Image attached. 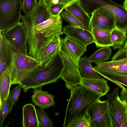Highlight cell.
I'll return each mask as SVG.
<instances>
[{"instance_id": "22", "label": "cell", "mask_w": 127, "mask_h": 127, "mask_svg": "<svg viewBox=\"0 0 127 127\" xmlns=\"http://www.w3.org/2000/svg\"><path fill=\"white\" fill-rule=\"evenodd\" d=\"M127 32L116 27L111 32L113 49H121L125 45L127 39Z\"/></svg>"}, {"instance_id": "29", "label": "cell", "mask_w": 127, "mask_h": 127, "mask_svg": "<svg viewBox=\"0 0 127 127\" xmlns=\"http://www.w3.org/2000/svg\"><path fill=\"white\" fill-rule=\"evenodd\" d=\"M13 103L8 97L3 104L0 109V126L2 127L5 119L6 116L12 111L13 106Z\"/></svg>"}, {"instance_id": "16", "label": "cell", "mask_w": 127, "mask_h": 127, "mask_svg": "<svg viewBox=\"0 0 127 127\" xmlns=\"http://www.w3.org/2000/svg\"><path fill=\"white\" fill-rule=\"evenodd\" d=\"M127 105L120 99L118 95L113 100L109 107L112 127H119L121 118Z\"/></svg>"}, {"instance_id": "13", "label": "cell", "mask_w": 127, "mask_h": 127, "mask_svg": "<svg viewBox=\"0 0 127 127\" xmlns=\"http://www.w3.org/2000/svg\"><path fill=\"white\" fill-rule=\"evenodd\" d=\"M63 32L68 37L75 40L86 47L89 44L94 43L91 32L85 28L68 25L63 28Z\"/></svg>"}, {"instance_id": "30", "label": "cell", "mask_w": 127, "mask_h": 127, "mask_svg": "<svg viewBox=\"0 0 127 127\" xmlns=\"http://www.w3.org/2000/svg\"><path fill=\"white\" fill-rule=\"evenodd\" d=\"M60 14L63 18L71 26L85 28L83 24L73 15L68 11L65 10L62 11Z\"/></svg>"}, {"instance_id": "11", "label": "cell", "mask_w": 127, "mask_h": 127, "mask_svg": "<svg viewBox=\"0 0 127 127\" xmlns=\"http://www.w3.org/2000/svg\"><path fill=\"white\" fill-rule=\"evenodd\" d=\"M63 19L60 14L51 16L49 19L34 28L42 41L44 39L63 34Z\"/></svg>"}, {"instance_id": "12", "label": "cell", "mask_w": 127, "mask_h": 127, "mask_svg": "<svg viewBox=\"0 0 127 127\" xmlns=\"http://www.w3.org/2000/svg\"><path fill=\"white\" fill-rule=\"evenodd\" d=\"M94 68L99 74L109 73L127 75V58L95 63Z\"/></svg>"}, {"instance_id": "40", "label": "cell", "mask_w": 127, "mask_h": 127, "mask_svg": "<svg viewBox=\"0 0 127 127\" xmlns=\"http://www.w3.org/2000/svg\"><path fill=\"white\" fill-rule=\"evenodd\" d=\"M123 6L127 11V0H125L123 3Z\"/></svg>"}, {"instance_id": "36", "label": "cell", "mask_w": 127, "mask_h": 127, "mask_svg": "<svg viewBox=\"0 0 127 127\" xmlns=\"http://www.w3.org/2000/svg\"><path fill=\"white\" fill-rule=\"evenodd\" d=\"M127 127V107L121 118L119 127Z\"/></svg>"}, {"instance_id": "25", "label": "cell", "mask_w": 127, "mask_h": 127, "mask_svg": "<svg viewBox=\"0 0 127 127\" xmlns=\"http://www.w3.org/2000/svg\"><path fill=\"white\" fill-rule=\"evenodd\" d=\"M103 0H78L80 4L89 14H92L96 9L102 7Z\"/></svg>"}, {"instance_id": "5", "label": "cell", "mask_w": 127, "mask_h": 127, "mask_svg": "<svg viewBox=\"0 0 127 127\" xmlns=\"http://www.w3.org/2000/svg\"><path fill=\"white\" fill-rule=\"evenodd\" d=\"M21 0H0V31L6 30L20 22Z\"/></svg>"}, {"instance_id": "14", "label": "cell", "mask_w": 127, "mask_h": 127, "mask_svg": "<svg viewBox=\"0 0 127 127\" xmlns=\"http://www.w3.org/2000/svg\"><path fill=\"white\" fill-rule=\"evenodd\" d=\"M80 84L101 96L106 95L110 89L108 84L107 81L104 78H82Z\"/></svg>"}, {"instance_id": "38", "label": "cell", "mask_w": 127, "mask_h": 127, "mask_svg": "<svg viewBox=\"0 0 127 127\" xmlns=\"http://www.w3.org/2000/svg\"><path fill=\"white\" fill-rule=\"evenodd\" d=\"M59 3L64 5L65 8L78 0H59Z\"/></svg>"}, {"instance_id": "23", "label": "cell", "mask_w": 127, "mask_h": 127, "mask_svg": "<svg viewBox=\"0 0 127 127\" xmlns=\"http://www.w3.org/2000/svg\"><path fill=\"white\" fill-rule=\"evenodd\" d=\"M64 40L68 48L79 61L83 54L86 51V47L66 35Z\"/></svg>"}, {"instance_id": "1", "label": "cell", "mask_w": 127, "mask_h": 127, "mask_svg": "<svg viewBox=\"0 0 127 127\" xmlns=\"http://www.w3.org/2000/svg\"><path fill=\"white\" fill-rule=\"evenodd\" d=\"M0 49L2 50L6 68L11 78V85L19 83L41 65L35 58L15 48L5 40L0 33Z\"/></svg>"}, {"instance_id": "6", "label": "cell", "mask_w": 127, "mask_h": 127, "mask_svg": "<svg viewBox=\"0 0 127 127\" xmlns=\"http://www.w3.org/2000/svg\"><path fill=\"white\" fill-rule=\"evenodd\" d=\"M61 38L57 35L45 38L40 44L35 58L41 65L47 66L51 64L60 52Z\"/></svg>"}, {"instance_id": "8", "label": "cell", "mask_w": 127, "mask_h": 127, "mask_svg": "<svg viewBox=\"0 0 127 127\" xmlns=\"http://www.w3.org/2000/svg\"><path fill=\"white\" fill-rule=\"evenodd\" d=\"M4 39L21 53L28 55L27 34L23 23H18L8 29L0 31Z\"/></svg>"}, {"instance_id": "7", "label": "cell", "mask_w": 127, "mask_h": 127, "mask_svg": "<svg viewBox=\"0 0 127 127\" xmlns=\"http://www.w3.org/2000/svg\"><path fill=\"white\" fill-rule=\"evenodd\" d=\"M90 127H112L108 102L100 99L94 102L87 112Z\"/></svg>"}, {"instance_id": "9", "label": "cell", "mask_w": 127, "mask_h": 127, "mask_svg": "<svg viewBox=\"0 0 127 127\" xmlns=\"http://www.w3.org/2000/svg\"><path fill=\"white\" fill-rule=\"evenodd\" d=\"M116 19L111 11L102 7L95 10L92 14L89 28L91 31L94 28L111 32L116 27Z\"/></svg>"}, {"instance_id": "10", "label": "cell", "mask_w": 127, "mask_h": 127, "mask_svg": "<svg viewBox=\"0 0 127 127\" xmlns=\"http://www.w3.org/2000/svg\"><path fill=\"white\" fill-rule=\"evenodd\" d=\"M51 16L48 6L42 0H39L33 10L28 14L21 15V19L26 31L47 20Z\"/></svg>"}, {"instance_id": "39", "label": "cell", "mask_w": 127, "mask_h": 127, "mask_svg": "<svg viewBox=\"0 0 127 127\" xmlns=\"http://www.w3.org/2000/svg\"><path fill=\"white\" fill-rule=\"evenodd\" d=\"M47 6L52 3V0H42Z\"/></svg>"}, {"instance_id": "31", "label": "cell", "mask_w": 127, "mask_h": 127, "mask_svg": "<svg viewBox=\"0 0 127 127\" xmlns=\"http://www.w3.org/2000/svg\"><path fill=\"white\" fill-rule=\"evenodd\" d=\"M37 2V0H23L22 10L25 15L32 12L35 8Z\"/></svg>"}, {"instance_id": "26", "label": "cell", "mask_w": 127, "mask_h": 127, "mask_svg": "<svg viewBox=\"0 0 127 127\" xmlns=\"http://www.w3.org/2000/svg\"><path fill=\"white\" fill-rule=\"evenodd\" d=\"M36 110L38 120L42 127H53V123L48 115L44 111L43 108Z\"/></svg>"}, {"instance_id": "24", "label": "cell", "mask_w": 127, "mask_h": 127, "mask_svg": "<svg viewBox=\"0 0 127 127\" xmlns=\"http://www.w3.org/2000/svg\"><path fill=\"white\" fill-rule=\"evenodd\" d=\"M112 51L110 47H101L95 51L89 57L91 62L95 63L105 62L109 59Z\"/></svg>"}, {"instance_id": "21", "label": "cell", "mask_w": 127, "mask_h": 127, "mask_svg": "<svg viewBox=\"0 0 127 127\" xmlns=\"http://www.w3.org/2000/svg\"><path fill=\"white\" fill-rule=\"evenodd\" d=\"M91 31L96 47L112 46L111 32L95 28H93Z\"/></svg>"}, {"instance_id": "32", "label": "cell", "mask_w": 127, "mask_h": 127, "mask_svg": "<svg viewBox=\"0 0 127 127\" xmlns=\"http://www.w3.org/2000/svg\"><path fill=\"white\" fill-rule=\"evenodd\" d=\"M48 6L49 11L52 16H56L60 15L65 8L64 5L59 3L56 4L52 3Z\"/></svg>"}, {"instance_id": "3", "label": "cell", "mask_w": 127, "mask_h": 127, "mask_svg": "<svg viewBox=\"0 0 127 127\" xmlns=\"http://www.w3.org/2000/svg\"><path fill=\"white\" fill-rule=\"evenodd\" d=\"M71 95L67 105L63 127H66L73 119L83 117L94 102L101 96L80 84L71 89Z\"/></svg>"}, {"instance_id": "27", "label": "cell", "mask_w": 127, "mask_h": 127, "mask_svg": "<svg viewBox=\"0 0 127 127\" xmlns=\"http://www.w3.org/2000/svg\"><path fill=\"white\" fill-rule=\"evenodd\" d=\"M101 76L113 82H116L127 87V75L106 73L99 74Z\"/></svg>"}, {"instance_id": "33", "label": "cell", "mask_w": 127, "mask_h": 127, "mask_svg": "<svg viewBox=\"0 0 127 127\" xmlns=\"http://www.w3.org/2000/svg\"><path fill=\"white\" fill-rule=\"evenodd\" d=\"M23 89L22 86L20 84L10 91L9 97L14 105H15L18 101L21 90Z\"/></svg>"}, {"instance_id": "35", "label": "cell", "mask_w": 127, "mask_h": 127, "mask_svg": "<svg viewBox=\"0 0 127 127\" xmlns=\"http://www.w3.org/2000/svg\"><path fill=\"white\" fill-rule=\"evenodd\" d=\"M119 91L118 88L116 87L115 88L111 94L107 95L106 100L108 102L109 107L111 105L113 100L118 95Z\"/></svg>"}, {"instance_id": "28", "label": "cell", "mask_w": 127, "mask_h": 127, "mask_svg": "<svg viewBox=\"0 0 127 127\" xmlns=\"http://www.w3.org/2000/svg\"><path fill=\"white\" fill-rule=\"evenodd\" d=\"M66 127H90L89 116L86 113L83 117L75 118L70 122Z\"/></svg>"}, {"instance_id": "19", "label": "cell", "mask_w": 127, "mask_h": 127, "mask_svg": "<svg viewBox=\"0 0 127 127\" xmlns=\"http://www.w3.org/2000/svg\"><path fill=\"white\" fill-rule=\"evenodd\" d=\"M89 57L80 58L78 62L79 70L82 78H100L101 76L94 68Z\"/></svg>"}, {"instance_id": "2", "label": "cell", "mask_w": 127, "mask_h": 127, "mask_svg": "<svg viewBox=\"0 0 127 127\" xmlns=\"http://www.w3.org/2000/svg\"><path fill=\"white\" fill-rule=\"evenodd\" d=\"M64 68L60 52L51 64L47 66H39L19 84L22 86L24 91L26 93L30 89L42 87L44 85L57 82L61 78Z\"/></svg>"}, {"instance_id": "34", "label": "cell", "mask_w": 127, "mask_h": 127, "mask_svg": "<svg viewBox=\"0 0 127 127\" xmlns=\"http://www.w3.org/2000/svg\"><path fill=\"white\" fill-rule=\"evenodd\" d=\"M127 58V48L119 49L113 56L111 60H118Z\"/></svg>"}, {"instance_id": "20", "label": "cell", "mask_w": 127, "mask_h": 127, "mask_svg": "<svg viewBox=\"0 0 127 127\" xmlns=\"http://www.w3.org/2000/svg\"><path fill=\"white\" fill-rule=\"evenodd\" d=\"M11 85L10 75L8 69L6 68L0 74V109L5 100L9 97Z\"/></svg>"}, {"instance_id": "37", "label": "cell", "mask_w": 127, "mask_h": 127, "mask_svg": "<svg viewBox=\"0 0 127 127\" xmlns=\"http://www.w3.org/2000/svg\"><path fill=\"white\" fill-rule=\"evenodd\" d=\"M121 100L127 105V89H122L120 97Z\"/></svg>"}, {"instance_id": "4", "label": "cell", "mask_w": 127, "mask_h": 127, "mask_svg": "<svg viewBox=\"0 0 127 127\" xmlns=\"http://www.w3.org/2000/svg\"><path fill=\"white\" fill-rule=\"evenodd\" d=\"M60 53L64 62L65 68L61 78L69 90L77 87L82 78L79 70V61L68 48L64 39L61 38Z\"/></svg>"}, {"instance_id": "41", "label": "cell", "mask_w": 127, "mask_h": 127, "mask_svg": "<svg viewBox=\"0 0 127 127\" xmlns=\"http://www.w3.org/2000/svg\"><path fill=\"white\" fill-rule=\"evenodd\" d=\"M59 2V0H52V3L56 4Z\"/></svg>"}, {"instance_id": "17", "label": "cell", "mask_w": 127, "mask_h": 127, "mask_svg": "<svg viewBox=\"0 0 127 127\" xmlns=\"http://www.w3.org/2000/svg\"><path fill=\"white\" fill-rule=\"evenodd\" d=\"M22 111V125L23 127H40L34 105L32 103L25 104L23 107Z\"/></svg>"}, {"instance_id": "18", "label": "cell", "mask_w": 127, "mask_h": 127, "mask_svg": "<svg viewBox=\"0 0 127 127\" xmlns=\"http://www.w3.org/2000/svg\"><path fill=\"white\" fill-rule=\"evenodd\" d=\"M64 9L76 17L83 24L85 28L90 30L91 17L83 9L78 0L67 6Z\"/></svg>"}, {"instance_id": "15", "label": "cell", "mask_w": 127, "mask_h": 127, "mask_svg": "<svg viewBox=\"0 0 127 127\" xmlns=\"http://www.w3.org/2000/svg\"><path fill=\"white\" fill-rule=\"evenodd\" d=\"M42 87L34 88L33 95L31 96L32 101L34 105L40 108L48 109L55 106L56 103L54 100L55 96L49 93L48 91L41 90Z\"/></svg>"}]
</instances>
